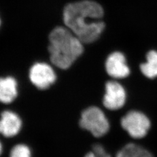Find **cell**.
<instances>
[{
	"label": "cell",
	"instance_id": "obj_5",
	"mask_svg": "<svg viewBox=\"0 0 157 157\" xmlns=\"http://www.w3.org/2000/svg\"><path fill=\"white\" fill-rule=\"evenodd\" d=\"M121 126L134 139L145 137L150 130L151 122L144 113L138 111H130L122 118Z\"/></svg>",
	"mask_w": 157,
	"mask_h": 157
},
{
	"label": "cell",
	"instance_id": "obj_6",
	"mask_svg": "<svg viewBox=\"0 0 157 157\" xmlns=\"http://www.w3.org/2000/svg\"><path fill=\"white\" fill-rule=\"evenodd\" d=\"M126 99V91L120 83L116 81L106 83L103 104L107 109L113 111L121 109L124 105Z\"/></svg>",
	"mask_w": 157,
	"mask_h": 157
},
{
	"label": "cell",
	"instance_id": "obj_1",
	"mask_svg": "<svg viewBox=\"0 0 157 157\" xmlns=\"http://www.w3.org/2000/svg\"><path fill=\"white\" fill-rule=\"evenodd\" d=\"M104 9L93 0H79L67 3L63 9V25L69 28L84 45L99 39L105 28L101 21Z\"/></svg>",
	"mask_w": 157,
	"mask_h": 157
},
{
	"label": "cell",
	"instance_id": "obj_4",
	"mask_svg": "<svg viewBox=\"0 0 157 157\" xmlns=\"http://www.w3.org/2000/svg\"><path fill=\"white\" fill-rule=\"evenodd\" d=\"M29 78L38 90H45L56 81L57 74L55 67L51 63L37 62L29 69Z\"/></svg>",
	"mask_w": 157,
	"mask_h": 157
},
{
	"label": "cell",
	"instance_id": "obj_10",
	"mask_svg": "<svg viewBox=\"0 0 157 157\" xmlns=\"http://www.w3.org/2000/svg\"><path fill=\"white\" fill-rule=\"evenodd\" d=\"M116 157H154L146 149L135 144H128L118 152Z\"/></svg>",
	"mask_w": 157,
	"mask_h": 157
},
{
	"label": "cell",
	"instance_id": "obj_15",
	"mask_svg": "<svg viewBox=\"0 0 157 157\" xmlns=\"http://www.w3.org/2000/svg\"><path fill=\"white\" fill-rule=\"evenodd\" d=\"M1 24H2V21H1V18H0V26H1Z\"/></svg>",
	"mask_w": 157,
	"mask_h": 157
},
{
	"label": "cell",
	"instance_id": "obj_11",
	"mask_svg": "<svg viewBox=\"0 0 157 157\" xmlns=\"http://www.w3.org/2000/svg\"><path fill=\"white\" fill-rule=\"evenodd\" d=\"M140 70L143 74L149 78L157 77V52L151 51L147 53L146 62L141 63Z\"/></svg>",
	"mask_w": 157,
	"mask_h": 157
},
{
	"label": "cell",
	"instance_id": "obj_2",
	"mask_svg": "<svg viewBox=\"0 0 157 157\" xmlns=\"http://www.w3.org/2000/svg\"><path fill=\"white\" fill-rule=\"evenodd\" d=\"M48 39L49 62L55 68L67 70L85 52L84 44L65 26L54 29Z\"/></svg>",
	"mask_w": 157,
	"mask_h": 157
},
{
	"label": "cell",
	"instance_id": "obj_7",
	"mask_svg": "<svg viewBox=\"0 0 157 157\" xmlns=\"http://www.w3.org/2000/svg\"><path fill=\"white\" fill-rule=\"evenodd\" d=\"M22 127V118L17 111L6 108L0 113V134L6 137L16 136Z\"/></svg>",
	"mask_w": 157,
	"mask_h": 157
},
{
	"label": "cell",
	"instance_id": "obj_3",
	"mask_svg": "<svg viewBox=\"0 0 157 157\" xmlns=\"http://www.w3.org/2000/svg\"><path fill=\"white\" fill-rule=\"evenodd\" d=\"M79 126L96 137L104 136L110 128L109 121L105 113L96 106L88 107L81 112Z\"/></svg>",
	"mask_w": 157,
	"mask_h": 157
},
{
	"label": "cell",
	"instance_id": "obj_13",
	"mask_svg": "<svg viewBox=\"0 0 157 157\" xmlns=\"http://www.w3.org/2000/svg\"><path fill=\"white\" fill-rule=\"evenodd\" d=\"M85 157H111L105 148L100 144L94 145L92 150L88 153Z\"/></svg>",
	"mask_w": 157,
	"mask_h": 157
},
{
	"label": "cell",
	"instance_id": "obj_9",
	"mask_svg": "<svg viewBox=\"0 0 157 157\" xmlns=\"http://www.w3.org/2000/svg\"><path fill=\"white\" fill-rule=\"evenodd\" d=\"M18 96V84L13 76L0 77V104L9 105Z\"/></svg>",
	"mask_w": 157,
	"mask_h": 157
},
{
	"label": "cell",
	"instance_id": "obj_8",
	"mask_svg": "<svg viewBox=\"0 0 157 157\" xmlns=\"http://www.w3.org/2000/svg\"><path fill=\"white\" fill-rule=\"evenodd\" d=\"M105 69L107 74L114 78H126L130 73L126 58L121 52H114L107 57Z\"/></svg>",
	"mask_w": 157,
	"mask_h": 157
},
{
	"label": "cell",
	"instance_id": "obj_12",
	"mask_svg": "<svg viewBox=\"0 0 157 157\" xmlns=\"http://www.w3.org/2000/svg\"><path fill=\"white\" fill-rule=\"evenodd\" d=\"M9 157H32V151L28 145L18 144L13 147Z\"/></svg>",
	"mask_w": 157,
	"mask_h": 157
},
{
	"label": "cell",
	"instance_id": "obj_14",
	"mask_svg": "<svg viewBox=\"0 0 157 157\" xmlns=\"http://www.w3.org/2000/svg\"><path fill=\"white\" fill-rule=\"evenodd\" d=\"M2 152H3V145L1 143V141H0V156H1Z\"/></svg>",
	"mask_w": 157,
	"mask_h": 157
}]
</instances>
